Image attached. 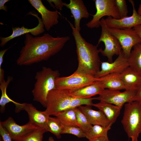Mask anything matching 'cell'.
I'll list each match as a JSON object with an SVG mask.
<instances>
[{"label":"cell","mask_w":141,"mask_h":141,"mask_svg":"<svg viewBox=\"0 0 141 141\" xmlns=\"http://www.w3.org/2000/svg\"><path fill=\"white\" fill-rule=\"evenodd\" d=\"M25 34L24 45L16 61L20 66L48 60L60 52L70 39L69 36L54 37L48 33L34 37L29 33Z\"/></svg>","instance_id":"6da1fadb"},{"label":"cell","mask_w":141,"mask_h":141,"mask_svg":"<svg viewBox=\"0 0 141 141\" xmlns=\"http://www.w3.org/2000/svg\"><path fill=\"white\" fill-rule=\"evenodd\" d=\"M76 45L78 66L75 72L95 77L100 70L101 62L98 46L87 42L69 21Z\"/></svg>","instance_id":"7a4b0ae2"},{"label":"cell","mask_w":141,"mask_h":141,"mask_svg":"<svg viewBox=\"0 0 141 141\" xmlns=\"http://www.w3.org/2000/svg\"><path fill=\"white\" fill-rule=\"evenodd\" d=\"M60 75L58 70L45 67L37 72L35 76L36 81L32 91L33 100L45 107L48 95L56 88L55 81Z\"/></svg>","instance_id":"3957f363"},{"label":"cell","mask_w":141,"mask_h":141,"mask_svg":"<svg viewBox=\"0 0 141 141\" xmlns=\"http://www.w3.org/2000/svg\"><path fill=\"white\" fill-rule=\"evenodd\" d=\"M124 106L121 124L131 141H138L141 133V103L133 101L125 104Z\"/></svg>","instance_id":"277c9868"},{"label":"cell","mask_w":141,"mask_h":141,"mask_svg":"<svg viewBox=\"0 0 141 141\" xmlns=\"http://www.w3.org/2000/svg\"><path fill=\"white\" fill-rule=\"evenodd\" d=\"M68 90L55 88L50 91L46 98V109L45 110L49 116L69 109L73 98Z\"/></svg>","instance_id":"5b68a950"},{"label":"cell","mask_w":141,"mask_h":141,"mask_svg":"<svg viewBox=\"0 0 141 141\" xmlns=\"http://www.w3.org/2000/svg\"><path fill=\"white\" fill-rule=\"evenodd\" d=\"M100 24L101 28V33L97 45L98 46L101 42L104 43L105 48L103 50L99 49L100 53L107 57L108 62H113V56L118 55L121 53V47L118 39L109 31L104 22V18L101 20Z\"/></svg>","instance_id":"8992f818"},{"label":"cell","mask_w":141,"mask_h":141,"mask_svg":"<svg viewBox=\"0 0 141 141\" xmlns=\"http://www.w3.org/2000/svg\"><path fill=\"white\" fill-rule=\"evenodd\" d=\"M95 81L94 77L75 72L70 76L58 77L55 81L56 88L67 90L72 93Z\"/></svg>","instance_id":"52a82bcc"},{"label":"cell","mask_w":141,"mask_h":141,"mask_svg":"<svg viewBox=\"0 0 141 141\" xmlns=\"http://www.w3.org/2000/svg\"><path fill=\"white\" fill-rule=\"evenodd\" d=\"M96 10L93 18L86 24L89 28L99 27L100 22L104 16H107L116 19L121 18L116 5L115 0H95L93 1Z\"/></svg>","instance_id":"ba28073f"},{"label":"cell","mask_w":141,"mask_h":141,"mask_svg":"<svg viewBox=\"0 0 141 141\" xmlns=\"http://www.w3.org/2000/svg\"><path fill=\"white\" fill-rule=\"evenodd\" d=\"M108 28L110 32L118 40L123 52L128 58L133 47L141 43V39L133 28L120 29Z\"/></svg>","instance_id":"9c48e42d"},{"label":"cell","mask_w":141,"mask_h":141,"mask_svg":"<svg viewBox=\"0 0 141 141\" xmlns=\"http://www.w3.org/2000/svg\"><path fill=\"white\" fill-rule=\"evenodd\" d=\"M136 91L125 90L123 92L104 89L94 100L103 101L122 108L126 103L133 101Z\"/></svg>","instance_id":"30bf717a"},{"label":"cell","mask_w":141,"mask_h":141,"mask_svg":"<svg viewBox=\"0 0 141 141\" xmlns=\"http://www.w3.org/2000/svg\"><path fill=\"white\" fill-rule=\"evenodd\" d=\"M129 1L133 8L132 15L119 19L113 18L111 17L104 18V22L108 27L120 29L132 28L141 25V15L136 10L134 1L132 0H129Z\"/></svg>","instance_id":"8fae6325"},{"label":"cell","mask_w":141,"mask_h":141,"mask_svg":"<svg viewBox=\"0 0 141 141\" xmlns=\"http://www.w3.org/2000/svg\"><path fill=\"white\" fill-rule=\"evenodd\" d=\"M25 111L27 113L30 122L40 128H44L46 132V128L49 116L45 111H39L30 103H20L15 108V111Z\"/></svg>","instance_id":"7c38bea8"},{"label":"cell","mask_w":141,"mask_h":141,"mask_svg":"<svg viewBox=\"0 0 141 141\" xmlns=\"http://www.w3.org/2000/svg\"><path fill=\"white\" fill-rule=\"evenodd\" d=\"M101 69L95 76L99 78L108 74L116 73L120 74L129 67L128 58L126 57L122 51L115 60L112 62H101Z\"/></svg>","instance_id":"4fadbf2b"},{"label":"cell","mask_w":141,"mask_h":141,"mask_svg":"<svg viewBox=\"0 0 141 141\" xmlns=\"http://www.w3.org/2000/svg\"><path fill=\"white\" fill-rule=\"evenodd\" d=\"M0 124L6 129L13 140L14 141L34 130L40 128L29 121L23 125H19L11 117L4 121H1Z\"/></svg>","instance_id":"5bb4252c"},{"label":"cell","mask_w":141,"mask_h":141,"mask_svg":"<svg viewBox=\"0 0 141 141\" xmlns=\"http://www.w3.org/2000/svg\"><path fill=\"white\" fill-rule=\"evenodd\" d=\"M31 5L41 14L42 20L45 29L49 31L53 26L57 24L60 17L59 13L56 10L48 9L40 0H28Z\"/></svg>","instance_id":"9a60e30c"},{"label":"cell","mask_w":141,"mask_h":141,"mask_svg":"<svg viewBox=\"0 0 141 141\" xmlns=\"http://www.w3.org/2000/svg\"><path fill=\"white\" fill-rule=\"evenodd\" d=\"M28 14L33 15L37 18L39 22L38 25L31 29L25 28L24 26L21 27H12L13 32L10 36L5 37H0L1 42L0 46L1 47L3 46L11 40L21 35L30 33L32 35L38 36L44 32V25L42 19L38 16V14H33L31 12H30Z\"/></svg>","instance_id":"2e32d148"},{"label":"cell","mask_w":141,"mask_h":141,"mask_svg":"<svg viewBox=\"0 0 141 141\" xmlns=\"http://www.w3.org/2000/svg\"><path fill=\"white\" fill-rule=\"evenodd\" d=\"M64 6L69 9L74 19L75 28L78 31L81 30L80 21L83 18H87L90 14L82 0H70L69 3H64Z\"/></svg>","instance_id":"e0dca14e"},{"label":"cell","mask_w":141,"mask_h":141,"mask_svg":"<svg viewBox=\"0 0 141 141\" xmlns=\"http://www.w3.org/2000/svg\"><path fill=\"white\" fill-rule=\"evenodd\" d=\"M78 108L92 125H98L106 127L111 124L102 111L99 110H93L91 106L81 105Z\"/></svg>","instance_id":"ac0fdd59"},{"label":"cell","mask_w":141,"mask_h":141,"mask_svg":"<svg viewBox=\"0 0 141 141\" xmlns=\"http://www.w3.org/2000/svg\"><path fill=\"white\" fill-rule=\"evenodd\" d=\"M120 75L125 90L136 91L141 85V74L130 67Z\"/></svg>","instance_id":"d6986e66"},{"label":"cell","mask_w":141,"mask_h":141,"mask_svg":"<svg viewBox=\"0 0 141 141\" xmlns=\"http://www.w3.org/2000/svg\"><path fill=\"white\" fill-rule=\"evenodd\" d=\"M95 81L99 82L104 89L119 91L125 90L120 74L114 73L108 74L100 78H95Z\"/></svg>","instance_id":"ffe728a7"},{"label":"cell","mask_w":141,"mask_h":141,"mask_svg":"<svg viewBox=\"0 0 141 141\" xmlns=\"http://www.w3.org/2000/svg\"><path fill=\"white\" fill-rule=\"evenodd\" d=\"M102 111L109 122L115 123L119 115L122 108L103 101L94 104L93 106Z\"/></svg>","instance_id":"44dd1931"},{"label":"cell","mask_w":141,"mask_h":141,"mask_svg":"<svg viewBox=\"0 0 141 141\" xmlns=\"http://www.w3.org/2000/svg\"><path fill=\"white\" fill-rule=\"evenodd\" d=\"M104 89L98 81L71 93L73 97L83 98L92 97L99 95Z\"/></svg>","instance_id":"7402d4cb"},{"label":"cell","mask_w":141,"mask_h":141,"mask_svg":"<svg viewBox=\"0 0 141 141\" xmlns=\"http://www.w3.org/2000/svg\"><path fill=\"white\" fill-rule=\"evenodd\" d=\"M132 49L128 58L129 67L141 74V43Z\"/></svg>","instance_id":"603a6c76"},{"label":"cell","mask_w":141,"mask_h":141,"mask_svg":"<svg viewBox=\"0 0 141 141\" xmlns=\"http://www.w3.org/2000/svg\"><path fill=\"white\" fill-rule=\"evenodd\" d=\"M55 116L63 126L78 127L74 108L65 110L57 114Z\"/></svg>","instance_id":"cb8c5ba5"},{"label":"cell","mask_w":141,"mask_h":141,"mask_svg":"<svg viewBox=\"0 0 141 141\" xmlns=\"http://www.w3.org/2000/svg\"><path fill=\"white\" fill-rule=\"evenodd\" d=\"M13 80L11 76H8L6 81L4 80L0 82V89L1 91V95L0 99V110L1 113H3L5 111L6 105L10 102H12L15 105L19 103L16 102L11 99L8 95L7 92V87Z\"/></svg>","instance_id":"d4e9b609"},{"label":"cell","mask_w":141,"mask_h":141,"mask_svg":"<svg viewBox=\"0 0 141 141\" xmlns=\"http://www.w3.org/2000/svg\"><path fill=\"white\" fill-rule=\"evenodd\" d=\"M112 124H110L108 126L104 127L98 125H94L86 135V138L89 140L103 137L108 136V132L111 129Z\"/></svg>","instance_id":"484cf974"},{"label":"cell","mask_w":141,"mask_h":141,"mask_svg":"<svg viewBox=\"0 0 141 141\" xmlns=\"http://www.w3.org/2000/svg\"><path fill=\"white\" fill-rule=\"evenodd\" d=\"M63 126V125L56 117L50 116L47 122L46 132H50L57 138H60L61 137Z\"/></svg>","instance_id":"4316f807"},{"label":"cell","mask_w":141,"mask_h":141,"mask_svg":"<svg viewBox=\"0 0 141 141\" xmlns=\"http://www.w3.org/2000/svg\"><path fill=\"white\" fill-rule=\"evenodd\" d=\"M74 109L78 126L84 131L86 135L91 129L92 125L78 108Z\"/></svg>","instance_id":"83f0119b"},{"label":"cell","mask_w":141,"mask_h":141,"mask_svg":"<svg viewBox=\"0 0 141 141\" xmlns=\"http://www.w3.org/2000/svg\"><path fill=\"white\" fill-rule=\"evenodd\" d=\"M45 130L39 128L34 130L14 141H42Z\"/></svg>","instance_id":"f1b7e54d"},{"label":"cell","mask_w":141,"mask_h":141,"mask_svg":"<svg viewBox=\"0 0 141 141\" xmlns=\"http://www.w3.org/2000/svg\"><path fill=\"white\" fill-rule=\"evenodd\" d=\"M73 134L78 138L86 137V134L79 127L74 126H63L62 134Z\"/></svg>","instance_id":"f546056e"},{"label":"cell","mask_w":141,"mask_h":141,"mask_svg":"<svg viewBox=\"0 0 141 141\" xmlns=\"http://www.w3.org/2000/svg\"><path fill=\"white\" fill-rule=\"evenodd\" d=\"M115 3L121 18L127 16L128 11L125 0H115Z\"/></svg>","instance_id":"4dcf8cb0"},{"label":"cell","mask_w":141,"mask_h":141,"mask_svg":"<svg viewBox=\"0 0 141 141\" xmlns=\"http://www.w3.org/2000/svg\"><path fill=\"white\" fill-rule=\"evenodd\" d=\"M0 134L4 141H12L10 135L6 129L0 124Z\"/></svg>","instance_id":"1f68e13d"},{"label":"cell","mask_w":141,"mask_h":141,"mask_svg":"<svg viewBox=\"0 0 141 141\" xmlns=\"http://www.w3.org/2000/svg\"><path fill=\"white\" fill-rule=\"evenodd\" d=\"M47 1L50 3H53L54 5L53 8L60 10H62V8L64 6V3L61 0H48Z\"/></svg>","instance_id":"d6a6232c"},{"label":"cell","mask_w":141,"mask_h":141,"mask_svg":"<svg viewBox=\"0 0 141 141\" xmlns=\"http://www.w3.org/2000/svg\"><path fill=\"white\" fill-rule=\"evenodd\" d=\"M133 101L141 103V85L136 91V93Z\"/></svg>","instance_id":"836d02e7"},{"label":"cell","mask_w":141,"mask_h":141,"mask_svg":"<svg viewBox=\"0 0 141 141\" xmlns=\"http://www.w3.org/2000/svg\"><path fill=\"white\" fill-rule=\"evenodd\" d=\"M9 1L10 0H0V10H3L7 11V7L5 5V4L6 2Z\"/></svg>","instance_id":"e575fe53"},{"label":"cell","mask_w":141,"mask_h":141,"mask_svg":"<svg viewBox=\"0 0 141 141\" xmlns=\"http://www.w3.org/2000/svg\"><path fill=\"white\" fill-rule=\"evenodd\" d=\"M9 48L1 50L0 51V66H2L3 61V56L4 54Z\"/></svg>","instance_id":"d590c367"},{"label":"cell","mask_w":141,"mask_h":141,"mask_svg":"<svg viewBox=\"0 0 141 141\" xmlns=\"http://www.w3.org/2000/svg\"><path fill=\"white\" fill-rule=\"evenodd\" d=\"M133 28L141 39V25L135 26Z\"/></svg>","instance_id":"8d00e7d4"},{"label":"cell","mask_w":141,"mask_h":141,"mask_svg":"<svg viewBox=\"0 0 141 141\" xmlns=\"http://www.w3.org/2000/svg\"><path fill=\"white\" fill-rule=\"evenodd\" d=\"M95 141H110L108 137H101L95 139Z\"/></svg>","instance_id":"74e56055"},{"label":"cell","mask_w":141,"mask_h":141,"mask_svg":"<svg viewBox=\"0 0 141 141\" xmlns=\"http://www.w3.org/2000/svg\"><path fill=\"white\" fill-rule=\"evenodd\" d=\"M137 12L139 15H141V3L139 5Z\"/></svg>","instance_id":"f35d334b"},{"label":"cell","mask_w":141,"mask_h":141,"mask_svg":"<svg viewBox=\"0 0 141 141\" xmlns=\"http://www.w3.org/2000/svg\"><path fill=\"white\" fill-rule=\"evenodd\" d=\"M48 141H55L54 139L52 137H49Z\"/></svg>","instance_id":"ab89813d"},{"label":"cell","mask_w":141,"mask_h":141,"mask_svg":"<svg viewBox=\"0 0 141 141\" xmlns=\"http://www.w3.org/2000/svg\"><path fill=\"white\" fill-rule=\"evenodd\" d=\"M95 139H92L89 140V141H95Z\"/></svg>","instance_id":"60d3db41"},{"label":"cell","mask_w":141,"mask_h":141,"mask_svg":"<svg viewBox=\"0 0 141 141\" xmlns=\"http://www.w3.org/2000/svg\"><path fill=\"white\" fill-rule=\"evenodd\" d=\"M2 138H1V137H0V141H2Z\"/></svg>","instance_id":"b9f144b4"}]
</instances>
